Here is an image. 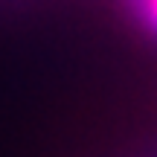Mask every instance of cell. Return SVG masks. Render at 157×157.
<instances>
[{
    "instance_id": "obj_1",
    "label": "cell",
    "mask_w": 157,
    "mask_h": 157,
    "mask_svg": "<svg viewBox=\"0 0 157 157\" xmlns=\"http://www.w3.org/2000/svg\"><path fill=\"white\" fill-rule=\"evenodd\" d=\"M140 6H143V15H146V21L157 29V0H140Z\"/></svg>"
}]
</instances>
